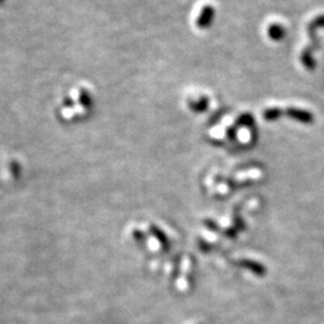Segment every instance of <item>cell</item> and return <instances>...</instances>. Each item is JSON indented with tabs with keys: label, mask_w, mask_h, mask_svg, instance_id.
<instances>
[{
	"label": "cell",
	"mask_w": 324,
	"mask_h": 324,
	"mask_svg": "<svg viewBox=\"0 0 324 324\" xmlns=\"http://www.w3.org/2000/svg\"><path fill=\"white\" fill-rule=\"evenodd\" d=\"M287 114L291 117L292 119L299 120L301 123H312L313 117L311 116L310 113L306 112V111H301V110H297V108H289L287 111Z\"/></svg>",
	"instance_id": "6da1fadb"
},
{
	"label": "cell",
	"mask_w": 324,
	"mask_h": 324,
	"mask_svg": "<svg viewBox=\"0 0 324 324\" xmlns=\"http://www.w3.org/2000/svg\"><path fill=\"white\" fill-rule=\"evenodd\" d=\"M212 17H214V10H212L210 6H205L202 10V14H200L198 21H197V24L200 28L208 27L210 24Z\"/></svg>",
	"instance_id": "7a4b0ae2"
},
{
	"label": "cell",
	"mask_w": 324,
	"mask_h": 324,
	"mask_svg": "<svg viewBox=\"0 0 324 324\" xmlns=\"http://www.w3.org/2000/svg\"><path fill=\"white\" fill-rule=\"evenodd\" d=\"M269 35L274 40H281L285 36V29L282 27L277 26V24H274V26L269 28Z\"/></svg>",
	"instance_id": "3957f363"
},
{
	"label": "cell",
	"mask_w": 324,
	"mask_h": 324,
	"mask_svg": "<svg viewBox=\"0 0 324 324\" xmlns=\"http://www.w3.org/2000/svg\"><path fill=\"white\" fill-rule=\"evenodd\" d=\"M280 116H281V111L276 110V108H274V110H268L264 112L265 119L268 120H275L279 118Z\"/></svg>",
	"instance_id": "277c9868"
},
{
	"label": "cell",
	"mask_w": 324,
	"mask_h": 324,
	"mask_svg": "<svg viewBox=\"0 0 324 324\" xmlns=\"http://www.w3.org/2000/svg\"><path fill=\"white\" fill-rule=\"evenodd\" d=\"M3 2V0H0V3H2Z\"/></svg>",
	"instance_id": "5b68a950"
}]
</instances>
